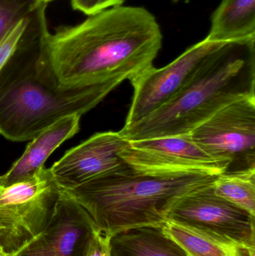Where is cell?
I'll return each mask as SVG.
<instances>
[{
	"label": "cell",
	"mask_w": 255,
	"mask_h": 256,
	"mask_svg": "<svg viewBox=\"0 0 255 256\" xmlns=\"http://www.w3.org/2000/svg\"><path fill=\"white\" fill-rule=\"evenodd\" d=\"M162 43L153 14L143 7L121 6L55 33L48 31L43 51L60 86L90 88L103 100L121 82L152 67Z\"/></svg>",
	"instance_id": "cell-1"
},
{
	"label": "cell",
	"mask_w": 255,
	"mask_h": 256,
	"mask_svg": "<svg viewBox=\"0 0 255 256\" xmlns=\"http://www.w3.org/2000/svg\"><path fill=\"white\" fill-rule=\"evenodd\" d=\"M47 31L45 10H40L0 70V134L10 141L32 140L58 120L82 116L103 100L90 88L58 85L43 54Z\"/></svg>",
	"instance_id": "cell-2"
},
{
	"label": "cell",
	"mask_w": 255,
	"mask_h": 256,
	"mask_svg": "<svg viewBox=\"0 0 255 256\" xmlns=\"http://www.w3.org/2000/svg\"><path fill=\"white\" fill-rule=\"evenodd\" d=\"M255 96V36L221 43L181 90L119 131L128 142L189 134L225 106Z\"/></svg>",
	"instance_id": "cell-3"
},
{
	"label": "cell",
	"mask_w": 255,
	"mask_h": 256,
	"mask_svg": "<svg viewBox=\"0 0 255 256\" xmlns=\"http://www.w3.org/2000/svg\"><path fill=\"white\" fill-rule=\"evenodd\" d=\"M217 176L148 174L126 164L66 191L89 214L97 230L110 238L136 227L164 226L180 198L213 183Z\"/></svg>",
	"instance_id": "cell-4"
},
{
	"label": "cell",
	"mask_w": 255,
	"mask_h": 256,
	"mask_svg": "<svg viewBox=\"0 0 255 256\" xmlns=\"http://www.w3.org/2000/svg\"><path fill=\"white\" fill-rule=\"evenodd\" d=\"M61 189L49 168L8 186H0V248L9 256L47 225Z\"/></svg>",
	"instance_id": "cell-5"
},
{
	"label": "cell",
	"mask_w": 255,
	"mask_h": 256,
	"mask_svg": "<svg viewBox=\"0 0 255 256\" xmlns=\"http://www.w3.org/2000/svg\"><path fill=\"white\" fill-rule=\"evenodd\" d=\"M190 135L209 156L226 165L224 173L255 171V96L227 105Z\"/></svg>",
	"instance_id": "cell-6"
},
{
	"label": "cell",
	"mask_w": 255,
	"mask_h": 256,
	"mask_svg": "<svg viewBox=\"0 0 255 256\" xmlns=\"http://www.w3.org/2000/svg\"><path fill=\"white\" fill-rule=\"evenodd\" d=\"M168 221L255 249V215L217 195L214 182L180 198Z\"/></svg>",
	"instance_id": "cell-7"
},
{
	"label": "cell",
	"mask_w": 255,
	"mask_h": 256,
	"mask_svg": "<svg viewBox=\"0 0 255 256\" xmlns=\"http://www.w3.org/2000/svg\"><path fill=\"white\" fill-rule=\"evenodd\" d=\"M120 156L132 168L148 174L219 176L226 170V165L202 150L190 134L129 142Z\"/></svg>",
	"instance_id": "cell-8"
},
{
	"label": "cell",
	"mask_w": 255,
	"mask_h": 256,
	"mask_svg": "<svg viewBox=\"0 0 255 256\" xmlns=\"http://www.w3.org/2000/svg\"><path fill=\"white\" fill-rule=\"evenodd\" d=\"M220 44L204 39L166 67L152 66L130 81L134 93L124 126L143 120L169 102Z\"/></svg>",
	"instance_id": "cell-9"
},
{
	"label": "cell",
	"mask_w": 255,
	"mask_h": 256,
	"mask_svg": "<svg viewBox=\"0 0 255 256\" xmlns=\"http://www.w3.org/2000/svg\"><path fill=\"white\" fill-rule=\"evenodd\" d=\"M97 230L87 210L62 190L44 230L11 256H85Z\"/></svg>",
	"instance_id": "cell-10"
},
{
	"label": "cell",
	"mask_w": 255,
	"mask_h": 256,
	"mask_svg": "<svg viewBox=\"0 0 255 256\" xmlns=\"http://www.w3.org/2000/svg\"><path fill=\"white\" fill-rule=\"evenodd\" d=\"M128 144L120 132H97L67 150L49 170L58 186L68 190L125 165L120 154Z\"/></svg>",
	"instance_id": "cell-11"
},
{
	"label": "cell",
	"mask_w": 255,
	"mask_h": 256,
	"mask_svg": "<svg viewBox=\"0 0 255 256\" xmlns=\"http://www.w3.org/2000/svg\"><path fill=\"white\" fill-rule=\"evenodd\" d=\"M80 118L77 115L64 117L37 134L28 143L22 156L5 174L0 176V186L13 184L37 173L44 166L51 154L79 131Z\"/></svg>",
	"instance_id": "cell-12"
},
{
	"label": "cell",
	"mask_w": 255,
	"mask_h": 256,
	"mask_svg": "<svg viewBox=\"0 0 255 256\" xmlns=\"http://www.w3.org/2000/svg\"><path fill=\"white\" fill-rule=\"evenodd\" d=\"M110 256H189L164 226H145L109 238Z\"/></svg>",
	"instance_id": "cell-13"
},
{
	"label": "cell",
	"mask_w": 255,
	"mask_h": 256,
	"mask_svg": "<svg viewBox=\"0 0 255 256\" xmlns=\"http://www.w3.org/2000/svg\"><path fill=\"white\" fill-rule=\"evenodd\" d=\"M255 36V0H223L211 16L207 40L217 43Z\"/></svg>",
	"instance_id": "cell-14"
},
{
	"label": "cell",
	"mask_w": 255,
	"mask_h": 256,
	"mask_svg": "<svg viewBox=\"0 0 255 256\" xmlns=\"http://www.w3.org/2000/svg\"><path fill=\"white\" fill-rule=\"evenodd\" d=\"M166 232L189 256H255V249L222 240L168 221Z\"/></svg>",
	"instance_id": "cell-15"
},
{
	"label": "cell",
	"mask_w": 255,
	"mask_h": 256,
	"mask_svg": "<svg viewBox=\"0 0 255 256\" xmlns=\"http://www.w3.org/2000/svg\"><path fill=\"white\" fill-rule=\"evenodd\" d=\"M214 188L217 195L255 215V171L219 174Z\"/></svg>",
	"instance_id": "cell-16"
},
{
	"label": "cell",
	"mask_w": 255,
	"mask_h": 256,
	"mask_svg": "<svg viewBox=\"0 0 255 256\" xmlns=\"http://www.w3.org/2000/svg\"><path fill=\"white\" fill-rule=\"evenodd\" d=\"M43 3L39 0H0V42L22 20L35 14Z\"/></svg>",
	"instance_id": "cell-17"
},
{
	"label": "cell",
	"mask_w": 255,
	"mask_h": 256,
	"mask_svg": "<svg viewBox=\"0 0 255 256\" xmlns=\"http://www.w3.org/2000/svg\"><path fill=\"white\" fill-rule=\"evenodd\" d=\"M35 14L30 18L19 21L0 42V70L16 52Z\"/></svg>",
	"instance_id": "cell-18"
},
{
	"label": "cell",
	"mask_w": 255,
	"mask_h": 256,
	"mask_svg": "<svg viewBox=\"0 0 255 256\" xmlns=\"http://www.w3.org/2000/svg\"><path fill=\"white\" fill-rule=\"evenodd\" d=\"M126 0H70L74 10L91 16L112 8L118 7Z\"/></svg>",
	"instance_id": "cell-19"
},
{
	"label": "cell",
	"mask_w": 255,
	"mask_h": 256,
	"mask_svg": "<svg viewBox=\"0 0 255 256\" xmlns=\"http://www.w3.org/2000/svg\"><path fill=\"white\" fill-rule=\"evenodd\" d=\"M85 256H110L109 238L102 234L98 230L93 234Z\"/></svg>",
	"instance_id": "cell-20"
},
{
	"label": "cell",
	"mask_w": 255,
	"mask_h": 256,
	"mask_svg": "<svg viewBox=\"0 0 255 256\" xmlns=\"http://www.w3.org/2000/svg\"><path fill=\"white\" fill-rule=\"evenodd\" d=\"M41 3H43V4H47L48 3L50 2L54 1V0H39Z\"/></svg>",
	"instance_id": "cell-21"
},
{
	"label": "cell",
	"mask_w": 255,
	"mask_h": 256,
	"mask_svg": "<svg viewBox=\"0 0 255 256\" xmlns=\"http://www.w3.org/2000/svg\"><path fill=\"white\" fill-rule=\"evenodd\" d=\"M0 256H9L8 255H7V254H4V252H3L2 250H0Z\"/></svg>",
	"instance_id": "cell-22"
},
{
	"label": "cell",
	"mask_w": 255,
	"mask_h": 256,
	"mask_svg": "<svg viewBox=\"0 0 255 256\" xmlns=\"http://www.w3.org/2000/svg\"><path fill=\"white\" fill-rule=\"evenodd\" d=\"M174 2H178L179 0H173Z\"/></svg>",
	"instance_id": "cell-23"
},
{
	"label": "cell",
	"mask_w": 255,
	"mask_h": 256,
	"mask_svg": "<svg viewBox=\"0 0 255 256\" xmlns=\"http://www.w3.org/2000/svg\"><path fill=\"white\" fill-rule=\"evenodd\" d=\"M0 250H1V248H0Z\"/></svg>",
	"instance_id": "cell-24"
}]
</instances>
